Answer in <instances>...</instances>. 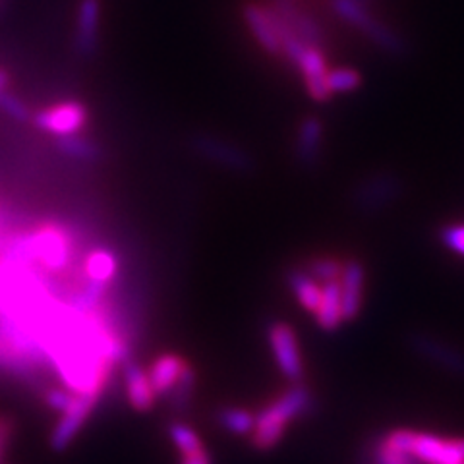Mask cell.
Returning <instances> with one entry per match:
<instances>
[{
  "mask_svg": "<svg viewBox=\"0 0 464 464\" xmlns=\"http://www.w3.org/2000/svg\"><path fill=\"white\" fill-rule=\"evenodd\" d=\"M76 238L63 223H41L27 232L8 237L5 254L25 266L56 273L64 269L74 256Z\"/></svg>",
  "mask_w": 464,
  "mask_h": 464,
  "instance_id": "6da1fadb",
  "label": "cell"
},
{
  "mask_svg": "<svg viewBox=\"0 0 464 464\" xmlns=\"http://www.w3.org/2000/svg\"><path fill=\"white\" fill-rule=\"evenodd\" d=\"M312 406V393L310 389L300 383H293L286 391L269 402L264 411L256 414V424L252 433L248 435L250 443L257 451H271L277 447L290 422H295L296 418L304 416Z\"/></svg>",
  "mask_w": 464,
  "mask_h": 464,
  "instance_id": "7a4b0ae2",
  "label": "cell"
},
{
  "mask_svg": "<svg viewBox=\"0 0 464 464\" xmlns=\"http://www.w3.org/2000/svg\"><path fill=\"white\" fill-rule=\"evenodd\" d=\"M331 8L348 25H353L366 39H370L375 47L389 54L404 53V41L401 35L382 20H377L370 12V5L360 3V0H331Z\"/></svg>",
  "mask_w": 464,
  "mask_h": 464,
  "instance_id": "3957f363",
  "label": "cell"
},
{
  "mask_svg": "<svg viewBox=\"0 0 464 464\" xmlns=\"http://www.w3.org/2000/svg\"><path fill=\"white\" fill-rule=\"evenodd\" d=\"M90 122V111L82 101H61L34 112L32 124L54 138L82 134Z\"/></svg>",
  "mask_w": 464,
  "mask_h": 464,
  "instance_id": "277c9868",
  "label": "cell"
},
{
  "mask_svg": "<svg viewBox=\"0 0 464 464\" xmlns=\"http://www.w3.org/2000/svg\"><path fill=\"white\" fill-rule=\"evenodd\" d=\"M101 395L92 393H74L70 404L61 412V420L53 428L49 445L54 453H63L78 438V433L90 420L93 409L97 406Z\"/></svg>",
  "mask_w": 464,
  "mask_h": 464,
  "instance_id": "5b68a950",
  "label": "cell"
},
{
  "mask_svg": "<svg viewBox=\"0 0 464 464\" xmlns=\"http://www.w3.org/2000/svg\"><path fill=\"white\" fill-rule=\"evenodd\" d=\"M267 339L279 372L290 383H300L304 377V360L296 331L285 322H275L267 329Z\"/></svg>",
  "mask_w": 464,
  "mask_h": 464,
  "instance_id": "8992f818",
  "label": "cell"
},
{
  "mask_svg": "<svg viewBox=\"0 0 464 464\" xmlns=\"http://www.w3.org/2000/svg\"><path fill=\"white\" fill-rule=\"evenodd\" d=\"M409 451L422 464H460L464 462V438H441L411 430Z\"/></svg>",
  "mask_w": 464,
  "mask_h": 464,
  "instance_id": "52a82bcc",
  "label": "cell"
},
{
  "mask_svg": "<svg viewBox=\"0 0 464 464\" xmlns=\"http://www.w3.org/2000/svg\"><path fill=\"white\" fill-rule=\"evenodd\" d=\"M101 0H80L74 25V51L83 61H92L99 51Z\"/></svg>",
  "mask_w": 464,
  "mask_h": 464,
  "instance_id": "ba28073f",
  "label": "cell"
},
{
  "mask_svg": "<svg viewBox=\"0 0 464 464\" xmlns=\"http://www.w3.org/2000/svg\"><path fill=\"white\" fill-rule=\"evenodd\" d=\"M267 6L298 39L308 43V45H324L322 25H319L315 18H312V14L298 6L295 0H271Z\"/></svg>",
  "mask_w": 464,
  "mask_h": 464,
  "instance_id": "9c48e42d",
  "label": "cell"
},
{
  "mask_svg": "<svg viewBox=\"0 0 464 464\" xmlns=\"http://www.w3.org/2000/svg\"><path fill=\"white\" fill-rule=\"evenodd\" d=\"M296 70L300 72V76L304 80V85H306V92L314 101H324L331 99V90L327 85V58L324 53V47L317 45H308L300 54L298 61L295 63Z\"/></svg>",
  "mask_w": 464,
  "mask_h": 464,
  "instance_id": "30bf717a",
  "label": "cell"
},
{
  "mask_svg": "<svg viewBox=\"0 0 464 464\" xmlns=\"http://www.w3.org/2000/svg\"><path fill=\"white\" fill-rule=\"evenodd\" d=\"M242 20L261 49L273 56L281 54V35L267 5L246 3L242 6Z\"/></svg>",
  "mask_w": 464,
  "mask_h": 464,
  "instance_id": "8fae6325",
  "label": "cell"
},
{
  "mask_svg": "<svg viewBox=\"0 0 464 464\" xmlns=\"http://www.w3.org/2000/svg\"><path fill=\"white\" fill-rule=\"evenodd\" d=\"M194 150L201 155L209 159V161L227 167L230 170H252L254 163L250 155L246 153L238 145L225 141L221 138H215V136H208V134H201L198 138H194Z\"/></svg>",
  "mask_w": 464,
  "mask_h": 464,
  "instance_id": "7c38bea8",
  "label": "cell"
},
{
  "mask_svg": "<svg viewBox=\"0 0 464 464\" xmlns=\"http://www.w3.org/2000/svg\"><path fill=\"white\" fill-rule=\"evenodd\" d=\"M341 285V300H343V317L344 322H354L360 315L362 302H364L366 288V269L358 259H348L343 266L339 277Z\"/></svg>",
  "mask_w": 464,
  "mask_h": 464,
  "instance_id": "4fadbf2b",
  "label": "cell"
},
{
  "mask_svg": "<svg viewBox=\"0 0 464 464\" xmlns=\"http://www.w3.org/2000/svg\"><path fill=\"white\" fill-rule=\"evenodd\" d=\"M324 138L325 128L317 116H306V119L300 122L295 145L296 159L300 165L312 169L319 163V159L324 155Z\"/></svg>",
  "mask_w": 464,
  "mask_h": 464,
  "instance_id": "5bb4252c",
  "label": "cell"
},
{
  "mask_svg": "<svg viewBox=\"0 0 464 464\" xmlns=\"http://www.w3.org/2000/svg\"><path fill=\"white\" fill-rule=\"evenodd\" d=\"M122 373L130 406L136 412H150L157 402V395L151 387L148 372L140 368L134 360L128 358L122 362Z\"/></svg>",
  "mask_w": 464,
  "mask_h": 464,
  "instance_id": "9a60e30c",
  "label": "cell"
},
{
  "mask_svg": "<svg viewBox=\"0 0 464 464\" xmlns=\"http://www.w3.org/2000/svg\"><path fill=\"white\" fill-rule=\"evenodd\" d=\"M188 360L177 353H165L157 356L148 370V377L157 397L170 395V391L177 387Z\"/></svg>",
  "mask_w": 464,
  "mask_h": 464,
  "instance_id": "2e32d148",
  "label": "cell"
},
{
  "mask_svg": "<svg viewBox=\"0 0 464 464\" xmlns=\"http://www.w3.org/2000/svg\"><path fill=\"white\" fill-rule=\"evenodd\" d=\"M317 327L322 331H337L341 324H344L343 317V300H341V285L337 281H329L322 285V298L315 312L312 314Z\"/></svg>",
  "mask_w": 464,
  "mask_h": 464,
  "instance_id": "e0dca14e",
  "label": "cell"
},
{
  "mask_svg": "<svg viewBox=\"0 0 464 464\" xmlns=\"http://www.w3.org/2000/svg\"><path fill=\"white\" fill-rule=\"evenodd\" d=\"M286 281L300 306L308 314H314L322 298V283H317L306 269H293Z\"/></svg>",
  "mask_w": 464,
  "mask_h": 464,
  "instance_id": "ac0fdd59",
  "label": "cell"
},
{
  "mask_svg": "<svg viewBox=\"0 0 464 464\" xmlns=\"http://www.w3.org/2000/svg\"><path fill=\"white\" fill-rule=\"evenodd\" d=\"M116 269H119V261L109 248H95L83 259V271L87 275V281L99 283L109 286L114 279Z\"/></svg>",
  "mask_w": 464,
  "mask_h": 464,
  "instance_id": "d6986e66",
  "label": "cell"
},
{
  "mask_svg": "<svg viewBox=\"0 0 464 464\" xmlns=\"http://www.w3.org/2000/svg\"><path fill=\"white\" fill-rule=\"evenodd\" d=\"M56 148L64 157H70L74 159V161H82V163L99 161L101 155H103L101 145L97 141L85 138L82 134L56 138Z\"/></svg>",
  "mask_w": 464,
  "mask_h": 464,
  "instance_id": "ffe728a7",
  "label": "cell"
},
{
  "mask_svg": "<svg viewBox=\"0 0 464 464\" xmlns=\"http://www.w3.org/2000/svg\"><path fill=\"white\" fill-rule=\"evenodd\" d=\"M217 422L225 431L237 435V438H248L256 424V414L252 411L240 409V406H225L217 412Z\"/></svg>",
  "mask_w": 464,
  "mask_h": 464,
  "instance_id": "44dd1931",
  "label": "cell"
},
{
  "mask_svg": "<svg viewBox=\"0 0 464 464\" xmlns=\"http://www.w3.org/2000/svg\"><path fill=\"white\" fill-rule=\"evenodd\" d=\"M399 192V182L389 177V174H380V177L370 179L368 184L360 188L358 192V201L366 203L368 208H373L375 203H385L387 199L395 198Z\"/></svg>",
  "mask_w": 464,
  "mask_h": 464,
  "instance_id": "7402d4cb",
  "label": "cell"
},
{
  "mask_svg": "<svg viewBox=\"0 0 464 464\" xmlns=\"http://www.w3.org/2000/svg\"><path fill=\"white\" fill-rule=\"evenodd\" d=\"M169 438L172 441V445L179 449L180 455L186 453H194L198 449H203V440L199 438V433L192 428L188 426L186 422H172L169 426Z\"/></svg>",
  "mask_w": 464,
  "mask_h": 464,
  "instance_id": "603a6c76",
  "label": "cell"
},
{
  "mask_svg": "<svg viewBox=\"0 0 464 464\" xmlns=\"http://www.w3.org/2000/svg\"><path fill=\"white\" fill-rule=\"evenodd\" d=\"M343 266L344 261L333 256H317L312 257L304 269H306L317 283L324 285L329 281H337L343 273Z\"/></svg>",
  "mask_w": 464,
  "mask_h": 464,
  "instance_id": "cb8c5ba5",
  "label": "cell"
},
{
  "mask_svg": "<svg viewBox=\"0 0 464 464\" xmlns=\"http://www.w3.org/2000/svg\"><path fill=\"white\" fill-rule=\"evenodd\" d=\"M362 83L360 72L354 68H333L327 70V85L331 93H348L358 90Z\"/></svg>",
  "mask_w": 464,
  "mask_h": 464,
  "instance_id": "d4e9b609",
  "label": "cell"
},
{
  "mask_svg": "<svg viewBox=\"0 0 464 464\" xmlns=\"http://www.w3.org/2000/svg\"><path fill=\"white\" fill-rule=\"evenodd\" d=\"M0 111L20 124H29L34 119V111L29 109L25 101L8 90L0 92Z\"/></svg>",
  "mask_w": 464,
  "mask_h": 464,
  "instance_id": "484cf974",
  "label": "cell"
},
{
  "mask_svg": "<svg viewBox=\"0 0 464 464\" xmlns=\"http://www.w3.org/2000/svg\"><path fill=\"white\" fill-rule=\"evenodd\" d=\"M441 242L447 246L449 250L464 257V223L443 227Z\"/></svg>",
  "mask_w": 464,
  "mask_h": 464,
  "instance_id": "4316f807",
  "label": "cell"
},
{
  "mask_svg": "<svg viewBox=\"0 0 464 464\" xmlns=\"http://www.w3.org/2000/svg\"><path fill=\"white\" fill-rule=\"evenodd\" d=\"M72 397H74V393H72L70 389H64V387H49L47 393H45V402L51 406L53 411L56 412H63L66 406L70 404Z\"/></svg>",
  "mask_w": 464,
  "mask_h": 464,
  "instance_id": "83f0119b",
  "label": "cell"
},
{
  "mask_svg": "<svg viewBox=\"0 0 464 464\" xmlns=\"http://www.w3.org/2000/svg\"><path fill=\"white\" fill-rule=\"evenodd\" d=\"M180 464H213V459L206 447L198 449L194 453L180 455Z\"/></svg>",
  "mask_w": 464,
  "mask_h": 464,
  "instance_id": "f1b7e54d",
  "label": "cell"
},
{
  "mask_svg": "<svg viewBox=\"0 0 464 464\" xmlns=\"http://www.w3.org/2000/svg\"><path fill=\"white\" fill-rule=\"evenodd\" d=\"M8 85H10V74L6 70L0 68V92L8 90Z\"/></svg>",
  "mask_w": 464,
  "mask_h": 464,
  "instance_id": "f546056e",
  "label": "cell"
},
{
  "mask_svg": "<svg viewBox=\"0 0 464 464\" xmlns=\"http://www.w3.org/2000/svg\"><path fill=\"white\" fill-rule=\"evenodd\" d=\"M6 242H8V237H5V235H0V252L5 250V246H6Z\"/></svg>",
  "mask_w": 464,
  "mask_h": 464,
  "instance_id": "4dcf8cb0",
  "label": "cell"
},
{
  "mask_svg": "<svg viewBox=\"0 0 464 464\" xmlns=\"http://www.w3.org/2000/svg\"><path fill=\"white\" fill-rule=\"evenodd\" d=\"M5 5H6V0H0V10L5 8Z\"/></svg>",
  "mask_w": 464,
  "mask_h": 464,
  "instance_id": "1f68e13d",
  "label": "cell"
},
{
  "mask_svg": "<svg viewBox=\"0 0 464 464\" xmlns=\"http://www.w3.org/2000/svg\"><path fill=\"white\" fill-rule=\"evenodd\" d=\"M360 3H364V5H370V3H372V0H360Z\"/></svg>",
  "mask_w": 464,
  "mask_h": 464,
  "instance_id": "d6a6232c",
  "label": "cell"
},
{
  "mask_svg": "<svg viewBox=\"0 0 464 464\" xmlns=\"http://www.w3.org/2000/svg\"><path fill=\"white\" fill-rule=\"evenodd\" d=\"M0 451H3V445H0Z\"/></svg>",
  "mask_w": 464,
  "mask_h": 464,
  "instance_id": "836d02e7",
  "label": "cell"
},
{
  "mask_svg": "<svg viewBox=\"0 0 464 464\" xmlns=\"http://www.w3.org/2000/svg\"><path fill=\"white\" fill-rule=\"evenodd\" d=\"M460 464H464V462H460Z\"/></svg>",
  "mask_w": 464,
  "mask_h": 464,
  "instance_id": "e575fe53",
  "label": "cell"
}]
</instances>
